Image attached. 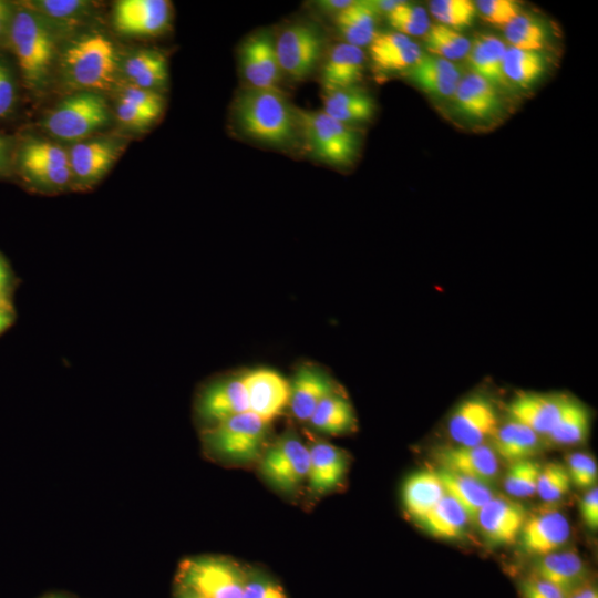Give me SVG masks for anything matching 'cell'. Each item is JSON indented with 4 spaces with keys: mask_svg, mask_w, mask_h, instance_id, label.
I'll use <instances>...</instances> for the list:
<instances>
[{
    "mask_svg": "<svg viewBox=\"0 0 598 598\" xmlns=\"http://www.w3.org/2000/svg\"><path fill=\"white\" fill-rule=\"evenodd\" d=\"M235 120L248 137L272 146H288L296 136V110L277 89L243 90L234 105Z\"/></svg>",
    "mask_w": 598,
    "mask_h": 598,
    "instance_id": "obj_1",
    "label": "cell"
},
{
    "mask_svg": "<svg viewBox=\"0 0 598 598\" xmlns=\"http://www.w3.org/2000/svg\"><path fill=\"white\" fill-rule=\"evenodd\" d=\"M56 39L47 22L28 6L22 3L14 9L8 42L30 90L38 91L47 84Z\"/></svg>",
    "mask_w": 598,
    "mask_h": 598,
    "instance_id": "obj_2",
    "label": "cell"
},
{
    "mask_svg": "<svg viewBox=\"0 0 598 598\" xmlns=\"http://www.w3.org/2000/svg\"><path fill=\"white\" fill-rule=\"evenodd\" d=\"M65 83L79 91L110 90L118 70L117 54L112 41L92 32L72 41L61 56Z\"/></svg>",
    "mask_w": 598,
    "mask_h": 598,
    "instance_id": "obj_3",
    "label": "cell"
},
{
    "mask_svg": "<svg viewBox=\"0 0 598 598\" xmlns=\"http://www.w3.org/2000/svg\"><path fill=\"white\" fill-rule=\"evenodd\" d=\"M270 422L246 411L215 423L203 433L206 450L221 460L248 463L259 460Z\"/></svg>",
    "mask_w": 598,
    "mask_h": 598,
    "instance_id": "obj_4",
    "label": "cell"
},
{
    "mask_svg": "<svg viewBox=\"0 0 598 598\" xmlns=\"http://www.w3.org/2000/svg\"><path fill=\"white\" fill-rule=\"evenodd\" d=\"M246 566L219 555H197L178 565L175 582L202 598H243Z\"/></svg>",
    "mask_w": 598,
    "mask_h": 598,
    "instance_id": "obj_5",
    "label": "cell"
},
{
    "mask_svg": "<svg viewBox=\"0 0 598 598\" xmlns=\"http://www.w3.org/2000/svg\"><path fill=\"white\" fill-rule=\"evenodd\" d=\"M298 126L311 153L334 165L353 163L359 148V136L347 124L336 121L322 111L296 110Z\"/></svg>",
    "mask_w": 598,
    "mask_h": 598,
    "instance_id": "obj_6",
    "label": "cell"
},
{
    "mask_svg": "<svg viewBox=\"0 0 598 598\" xmlns=\"http://www.w3.org/2000/svg\"><path fill=\"white\" fill-rule=\"evenodd\" d=\"M109 106L97 92L79 91L62 100L43 120L44 130L64 141H80L105 126Z\"/></svg>",
    "mask_w": 598,
    "mask_h": 598,
    "instance_id": "obj_7",
    "label": "cell"
},
{
    "mask_svg": "<svg viewBox=\"0 0 598 598\" xmlns=\"http://www.w3.org/2000/svg\"><path fill=\"white\" fill-rule=\"evenodd\" d=\"M309 460V447L295 432L287 431L265 448L259 471L271 486L291 493L307 480Z\"/></svg>",
    "mask_w": 598,
    "mask_h": 598,
    "instance_id": "obj_8",
    "label": "cell"
},
{
    "mask_svg": "<svg viewBox=\"0 0 598 598\" xmlns=\"http://www.w3.org/2000/svg\"><path fill=\"white\" fill-rule=\"evenodd\" d=\"M275 50L281 72L293 80H305L321 58L322 37L312 24L295 23L277 37Z\"/></svg>",
    "mask_w": 598,
    "mask_h": 598,
    "instance_id": "obj_9",
    "label": "cell"
},
{
    "mask_svg": "<svg viewBox=\"0 0 598 598\" xmlns=\"http://www.w3.org/2000/svg\"><path fill=\"white\" fill-rule=\"evenodd\" d=\"M498 426V416L493 404L476 395L457 405L448 420L447 431L455 444L472 446L492 440Z\"/></svg>",
    "mask_w": 598,
    "mask_h": 598,
    "instance_id": "obj_10",
    "label": "cell"
},
{
    "mask_svg": "<svg viewBox=\"0 0 598 598\" xmlns=\"http://www.w3.org/2000/svg\"><path fill=\"white\" fill-rule=\"evenodd\" d=\"M245 385L249 411L271 422L289 405L290 383L278 371L257 368L241 377Z\"/></svg>",
    "mask_w": 598,
    "mask_h": 598,
    "instance_id": "obj_11",
    "label": "cell"
},
{
    "mask_svg": "<svg viewBox=\"0 0 598 598\" xmlns=\"http://www.w3.org/2000/svg\"><path fill=\"white\" fill-rule=\"evenodd\" d=\"M172 6L166 0H121L114 8L116 31L126 35L153 37L169 25Z\"/></svg>",
    "mask_w": 598,
    "mask_h": 598,
    "instance_id": "obj_12",
    "label": "cell"
},
{
    "mask_svg": "<svg viewBox=\"0 0 598 598\" xmlns=\"http://www.w3.org/2000/svg\"><path fill=\"white\" fill-rule=\"evenodd\" d=\"M120 147L118 143L109 140L74 144L68 152L72 182L85 188L100 181L118 158Z\"/></svg>",
    "mask_w": 598,
    "mask_h": 598,
    "instance_id": "obj_13",
    "label": "cell"
},
{
    "mask_svg": "<svg viewBox=\"0 0 598 598\" xmlns=\"http://www.w3.org/2000/svg\"><path fill=\"white\" fill-rule=\"evenodd\" d=\"M239 63L250 87L277 89L281 70L269 33L260 32L247 39L240 50Z\"/></svg>",
    "mask_w": 598,
    "mask_h": 598,
    "instance_id": "obj_14",
    "label": "cell"
},
{
    "mask_svg": "<svg viewBox=\"0 0 598 598\" xmlns=\"http://www.w3.org/2000/svg\"><path fill=\"white\" fill-rule=\"evenodd\" d=\"M570 525L559 511H543L527 516L519 533L524 550L534 556L557 551L569 539Z\"/></svg>",
    "mask_w": 598,
    "mask_h": 598,
    "instance_id": "obj_15",
    "label": "cell"
},
{
    "mask_svg": "<svg viewBox=\"0 0 598 598\" xmlns=\"http://www.w3.org/2000/svg\"><path fill=\"white\" fill-rule=\"evenodd\" d=\"M435 456L441 468L485 484L494 482L499 473V458L492 446L486 444L443 446L436 451Z\"/></svg>",
    "mask_w": 598,
    "mask_h": 598,
    "instance_id": "obj_16",
    "label": "cell"
},
{
    "mask_svg": "<svg viewBox=\"0 0 598 598\" xmlns=\"http://www.w3.org/2000/svg\"><path fill=\"white\" fill-rule=\"evenodd\" d=\"M527 517L517 502L493 496L478 512L475 522L487 540L497 545L513 544Z\"/></svg>",
    "mask_w": 598,
    "mask_h": 598,
    "instance_id": "obj_17",
    "label": "cell"
},
{
    "mask_svg": "<svg viewBox=\"0 0 598 598\" xmlns=\"http://www.w3.org/2000/svg\"><path fill=\"white\" fill-rule=\"evenodd\" d=\"M197 413L210 425L249 411L241 378H226L208 384L197 400Z\"/></svg>",
    "mask_w": 598,
    "mask_h": 598,
    "instance_id": "obj_18",
    "label": "cell"
},
{
    "mask_svg": "<svg viewBox=\"0 0 598 598\" xmlns=\"http://www.w3.org/2000/svg\"><path fill=\"white\" fill-rule=\"evenodd\" d=\"M567 395L520 392L507 405L511 420L546 436L558 420Z\"/></svg>",
    "mask_w": 598,
    "mask_h": 598,
    "instance_id": "obj_19",
    "label": "cell"
},
{
    "mask_svg": "<svg viewBox=\"0 0 598 598\" xmlns=\"http://www.w3.org/2000/svg\"><path fill=\"white\" fill-rule=\"evenodd\" d=\"M290 383L289 408L299 421H309L318 404L338 392L332 378L317 365L306 364L297 369Z\"/></svg>",
    "mask_w": 598,
    "mask_h": 598,
    "instance_id": "obj_20",
    "label": "cell"
},
{
    "mask_svg": "<svg viewBox=\"0 0 598 598\" xmlns=\"http://www.w3.org/2000/svg\"><path fill=\"white\" fill-rule=\"evenodd\" d=\"M405 73L423 92L441 99L453 97L463 78L461 69L452 61L429 53H422Z\"/></svg>",
    "mask_w": 598,
    "mask_h": 598,
    "instance_id": "obj_21",
    "label": "cell"
},
{
    "mask_svg": "<svg viewBox=\"0 0 598 598\" xmlns=\"http://www.w3.org/2000/svg\"><path fill=\"white\" fill-rule=\"evenodd\" d=\"M364 52L342 42L330 50L321 71L324 92L353 87L363 76Z\"/></svg>",
    "mask_w": 598,
    "mask_h": 598,
    "instance_id": "obj_22",
    "label": "cell"
},
{
    "mask_svg": "<svg viewBox=\"0 0 598 598\" xmlns=\"http://www.w3.org/2000/svg\"><path fill=\"white\" fill-rule=\"evenodd\" d=\"M533 575L555 585L566 595L589 582L588 568L574 550H557L539 557Z\"/></svg>",
    "mask_w": 598,
    "mask_h": 598,
    "instance_id": "obj_23",
    "label": "cell"
},
{
    "mask_svg": "<svg viewBox=\"0 0 598 598\" xmlns=\"http://www.w3.org/2000/svg\"><path fill=\"white\" fill-rule=\"evenodd\" d=\"M310 460L307 480L315 494H324L343 480L348 460L344 452L327 442H316L309 447Z\"/></svg>",
    "mask_w": 598,
    "mask_h": 598,
    "instance_id": "obj_24",
    "label": "cell"
},
{
    "mask_svg": "<svg viewBox=\"0 0 598 598\" xmlns=\"http://www.w3.org/2000/svg\"><path fill=\"white\" fill-rule=\"evenodd\" d=\"M453 99L457 110L474 120H487L501 106L496 86L471 72L461 79Z\"/></svg>",
    "mask_w": 598,
    "mask_h": 598,
    "instance_id": "obj_25",
    "label": "cell"
},
{
    "mask_svg": "<svg viewBox=\"0 0 598 598\" xmlns=\"http://www.w3.org/2000/svg\"><path fill=\"white\" fill-rule=\"evenodd\" d=\"M507 47L493 34H480L473 42L467 53L466 61L474 73L494 86H509L503 73L504 55Z\"/></svg>",
    "mask_w": 598,
    "mask_h": 598,
    "instance_id": "obj_26",
    "label": "cell"
},
{
    "mask_svg": "<svg viewBox=\"0 0 598 598\" xmlns=\"http://www.w3.org/2000/svg\"><path fill=\"white\" fill-rule=\"evenodd\" d=\"M445 494L437 472L427 470L410 475L402 489L404 507L408 514L419 523Z\"/></svg>",
    "mask_w": 598,
    "mask_h": 598,
    "instance_id": "obj_27",
    "label": "cell"
},
{
    "mask_svg": "<svg viewBox=\"0 0 598 598\" xmlns=\"http://www.w3.org/2000/svg\"><path fill=\"white\" fill-rule=\"evenodd\" d=\"M23 3L37 12L56 37L75 30L93 10V3L83 0H37Z\"/></svg>",
    "mask_w": 598,
    "mask_h": 598,
    "instance_id": "obj_28",
    "label": "cell"
},
{
    "mask_svg": "<svg viewBox=\"0 0 598 598\" xmlns=\"http://www.w3.org/2000/svg\"><path fill=\"white\" fill-rule=\"evenodd\" d=\"M540 435L527 426L508 420L498 426L492 437V448L498 458L514 463L532 458L540 448Z\"/></svg>",
    "mask_w": 598,
    "mask_h": 598,
    "instance_id": "obj_29",
    "label": "cell"
},
{
    "mask_svg": "<svg viewBox=\"0 0 598 598\" xmlns=\"http://www.w3.org/2000/svg\"><path fill=\"white\" fill-rule=\"evenodd\" d=\"M322 104V112L347 125L367 122L375 111L372 97L354 87L324 92Z\"/></svg>",
    "mask_w": 598,
    "mask_h": 598,
    "instance_id": "obj_30",
    "label": "cell"
},
{
    "mask_svg": "<svg viewBox=\"0 0 598 598\" xmlns=\"http://www.w3.org/2000/svg\"><path fill=\"white\" fill-rule=\"evenodd\" d=\"M378 12L371 1H353L336 14V27L346 43L362 48L375 35Z\"/></svg>",
    "mask_w": 598,
    "mask_h": 598,
    "instance_id": "obj_31",
    "label": "cell"
},
{
    "mask_svg": "<svg viewBox=\"0 0 598 598\" xmlns=\"http://www.w3.org/2000/svg\"><path fill=\"white\" fill-rule=\"evenodd\" d=\"M122 71L128 85L151 91L162 87L168 76L166 58L154 50L131 54L125 59Z\"/></svg>",
    "mask_w": 598,
    "mask_h": 598,
    "instance_id": "obj_32",
    "label": "cell"
},
{
    "mask_svg": "<svg viewBox=\"0 0 598 598\" xmlns=\"http://www.w3.org/2000/svg\"><path fill=\"white\" fill-rule=\"evenodd\" d=\"M445 493L453 497L475 522L480 509L494 496L488 484L444 468L437 471Z\"/></svg>",
    "mask_w": 598,
    "mask_h": 598,
    "instance_id": "obj_33",
    "label": "cell"
},
{
    "mask_svg": "<svg viewBox=\"0 0 598 598\" xmlns=\"http://www.w3.org/2000/svg\"><path fill=\"white\" fill-rule=\"evenodd\" d=\"M590 430V413L580 402L566 398L557 422L546 437L557 445L582 443Z\"/></svg>",
    "mask_w": 598,
    "mask_h": 598,
    "instance_id": "obj_34",
    "label": "cell"
},
{
    "mask_svg": "<svg viewBox=\"0 0 598 598\" xmlns=\"http://www.w3.org/2000/svg\"><path fill=\"white\" fill-rule=\"evenodd\" d=\"M311 425L327 434L339 435L350 432L355 425L351 403L339 392L326 396L309 419Z\"/></svg>",
    "mask_w": 598,
    "mask_h": 598,
    "instance_id": "obj_35",
    "label": "cell"
},
{
    "mask_svg": "<svg viewBox=\"0 0 598 598\" xmlns=\"http://www.w3.org/2000/svg\"><path fill=\"white\" fill-rule=\"evenodd\" d=\"M468 522L471 520L464 508L445 494L420 524L434 537L456 539L463 536Z\"/></svg>",
    "mask_w": 598,
    "mask_h": 598,
    "instance_id": "obj_36",
    "label": "cell"
},
{
    "mask_svg": "<svg viewBox=\"0 0 598 598\" xmlns=\"http://www.w3.org/2000/svg\"><path fill=\"white\" fill-rule=\"evenodd\" d=\"M546 70V60L538 51L520 50L508 47L503 62V73L508 85L528 87Z\"/></svg>",
    "mask_w": 598,
    "mask_h": 598,
    "instance_id": "obj_37",
    "label": "cell"
},
{
    "mask_svg": "<svg viewBox=\"0 0 598 598\" xmlns=\"http://www.w3.org/2000/svg\"><path fill=\"white\" fill-rule=\"evenodd\" d=\"M18 164L22 174L39 168L69 167V153L55 143L29 141L20 148Z\"/></svg>",
    "mask_w": 598,
    "mask_h": 598,
    "instance_id": "obj_38",
    "label": "cell"
},
{
    "mask_svg": "<svg viewBox=\"0 0 598 598\" xmlns=\"http://www.w3.org/2000/svg\"><path fill=\"white\" fill-rule=\"evenodd\" d=\"M424 41L429 54L448 61L464 59L471 48V41L465 35L440 23L430 25Z\"/></svg>",
    "mask_w": 598,
    "mask_h": 598,
    "instance_id": "obj_39",
    "label": "cell"
},
{
    "mask_svg": "<svg viewBox=\"0 0 598 598\" xmlns=\"http://www.w3.org/2000/svg\"><path fill=\"white\" fill-rule=\"evenodd\" d=\"M506 41L512 48L538 51L546 45L547 32L534 17L520 13L503 27Z\"/></svg>",
    "mask_w": 598,
    "mask_h": 598,
    "instance_id": "obj_40",
    "label": "cell"
},
{
    "mask_svg": "<svg viewBox=\"0 0 598 598\" xmlns=\"http://www.w3.org/2000/svg\"><path fill=\"white\" fill-rule=\"evenodd\" d=\"M540 468V464L532 458L511 463L504 478L506 493L517 498L535 495Z\"/></svg>",
    "mask_w": 598,
    "mask_h": 598,
    "instance_id": "obj_41",
    "label": "cell"
},
{
    "mask_svg": "<svg viewBox=\"0 0 598 598\" xmlns=\"http://www.w3.org/2000/svg\"><path fill=\"white\" fill-rule=\"evenodd\" d=\"M429 7L440 24L455 31L470 27L477 13L475 4L470 0H433Z\"/></svg>",
    "mask_w": 598,
    "mask_h": 598,
    "instance_id": "obj_42",
    "label": "cell"
},
{
    "mask_svg": "<svg viewBox=\"0 0 598 598\" xmlns=\"http://www.w3.org/2000/svg\"><path fill=\"white\" fill-rule=\"evenodd\" d=\"M385 16L389 24L396 32L409 38L424 35L430 28L427 13L421 6L402 1Z\"/></svg>",
    "mask_w": 598,
    "mask_h": 598,
    "instance_id": "obj_43",
    "label": "cell"
},
{
    "mask_svg": "<svg viewBox=\"0 0 598 598\" xmlns=\"http://www.w3.org/2000/svg\"><path fill=\"white\" fill-rule=\"evenodd\" d=\"M571 482L565 465L550 462L542 466L536 494L547 503L563 499L570 491Z\"/></svg>",
    "mask_w": 598,
    "mask_h": 598,
    "instance_id": "obj_44",
    "label": "cell"
},
{
    "mask_svg": "<svg viewBox=\"0 0 598 598\" xmlns=\"http://www.w3.org/2000/svg\"><path fill=\"white\" fill-rule=\"evenodd\" d=\"M243 598H289L281 584L270 574L246 567Z\"/></svg>",
    "mask_w": 598,
    "mask_h": 598,
    "instance_id": "obj_45",
    "label": "cell"
},
{
    "mask_svg": "<svg viewBox=\"0 0 598 598\" xmlns=\"http://www.w3.org/2000/svg\"><path fill=\"white\" fill-rule=\"evenodd\" d=\"M474 4L484 21L502 28L522 13L520 6L513 0H478Z\"/></svg>",
    "mask_w": 598,
    "mask_h": 598,
    "instance_id": "obj_46",
    "label": "cell"
},
{
    "mask_svg": "<svg viewBox=\"0 0 598 598\" xmlns=\"http://www.w3.org/2000/svg\"><path fill=\"white\" fill-rule=\"evenodd\" d=\"M571 485L578 488H590L597 481L596 460L587 453H573L568 456L566 466Z\"/></svg>",
    "mask_w": 598,
    "mask_h": 598,
    "instance_id": "obj_47",
    "label": "cell"
},
{
    "mask_svg": "<svg viewBox=\"0 0 598 598\" xmlns=\"http://www.w3.org/2000/svg\"><path fill=\"white\" fill-rule=\"evenodd\" d=\"M422 53L420 45L411 41L402 49L372 62L378 70L383 72H405L421 58Z\"/></svg>",
    "mask_w": 598,
    "mask_h": 598,
    "instance_id": "obj_48",
    "label": "cell"
},
{
    "mask_svg": "<svg viewBox=\"0 0 598 598\" xmlns=\"http://www.w3.org/2000/svg\"><path fill=\"white\" fill-rule=\"evenodd\" d=\"M122 101H125L134 106H137L152 115H154L156 118L161 115L164 106V100L163 96L156 92L145 89H140L136 86H125L120 92V99Z\"/></svg>",
    "mask_w": 598,
    "mask_h": 598,
    "instance_id": "obj_49",
    "label": "cell"
},
{
    "mask_svg": "<svg viewBox=\"0 0 598 598\" xmlns=\"http://www.w3.org/2000/svg\"><path fill=\"white\" fill-rule=\"evenodd\" d=\"M412 40L396 31L377 32L369 44V53L372 61L393 53L408 45Z\"/></svg>",
    "mask_w": 598,
    "mask_h": 598,
    "instance_id": "obj_50",
    "label": "cell"
},
{
    "mask_svg": "<svg viewBox=\"0 0 598 598\" xmlns=\"http://www.w3.org/2000/svg\"><path fill=\"white\" fill-rule=\"evenodd\" d=\"M115 115L122 125L134 130L146 128L157 120L151 113L122 100L117 101Z\"/></svg>",
    "mask_w": 598,
    "mask_h": 598,
    "instance_id": "obj_51",
    "label": "cell"
},
{
    "mask_svg": "<svg viewBox=\"0 0 598 598\" xmlns=\"http://www.w3.org/2000/svg\"><path fill=\"white\" fill-rule=\"evenodd\" d=\"M522 598H566L567 595L555 585L535 575L519 582Z\"/></svg>",
    "mask_w": 598,
    "mask_h": 598,
    "instance_id": "obj_52",
    "label": "cell"
},
{
    "mask_svg": "<svg viewBox=\"0 0 598 598\" xmlns=\"http://www.w3.org/2000/svg\"><path fill=\"white\" fill-rule=\"evenodd\" d=\"M16 103V85L10 69L0 60V117L11 113Z\"/></svg>",
    "mask_w": 598,
    "mask_h": 598,
    "instance_id": "obj_53",
    "label": "cell"
},
{
    "mask_svg": "<svg viewBox=\"0 0 598 598\" xmlns=\"http://www.w3.org/2000/svg\"><path fill=\"white\" fill-rule=\"evenodd\" d=\"M580 515L582 522L591 530L598 528V488L592 486L580 501Z\"/></svg>",
    "mask_w": 598,
    "mask_h": 598,
    "instance_id": "obj_54",
    "label": "cell"
},
{
    "mask_svg": "<svg viewBox=\"0 0 598 598\" xmlns=\"http://www.w3.org/2000/svg\"><path fill=\"white\" fill-rule=\"evenodd\" d=\"M13 14V6L0 0V45L9 41Z\"/></svg>",
    "mask_w": 598,
    "mask_h": 598,
    "instance_id": "obj_55",
    "label": "cell"
},
{
    "mask_svg": "<svg viewBox=\"0 0 598 598\" xmlns=\"http://www.w3.org/2000/svg\"><path fill=\"white\" fill-rule=\"evenodd\" d=\"M353 1L351 0H323L318 2V7L324 12L339 13L349 7Z\"/></svg>",
    "mask_w": 598,
    "mask_h": 598,
    "instance_id": "obj_56",
    "label": "cell"
},
{
    "mask_svg": "<svg viewBox=\"0 0 598 598\" xmlns=\"http://www.w3.org/2000/svg\"><path fill=\"white\" fill-rule=\"evenodd\" d=\"M566 598H598V591L589 581L568 594Z\"/></svg>",
    "mask_w": 598,
    "mask_h": 598,
    "instance_id": "obj_57",
    "label": "cell"
},
{
    "mask_svg": "<svg viewBox=\"0 0 598 598\" xmlns=\"http://www.w3.org/2000/svg\"><path fill=\"white\" fill-rule=\"evenodd\" d=\"M401 2L402 1H395V0H374V1H371V4L373 6L378 14L380 13L388 14L393 9H395Z\"/></svg>",
    "mask_w": 598,
    "mask_h": 598,
    "instance_id": "obj_58",
    "label": "cell"
},
{
    "mask_svg": "<svg viewBox=\"0 0 598 598\" xmlns=\"http://www.w3.org/2000/svg\"><path fill=\"white\" fill-rule=\"evenodd\" d=\"M10 144L6 137L0 135V173L9 165Z\"/></svg>",
    "mask_w": 598,
    "mask_h": 598,
    "instance_id": "obj_59",
    "label": "cell"
},
{
    "mask_svg": "<svg viewBox=\"0 0 598 598\" xmlns=\"http://www.w3.org/2000/svg\"><path fill=\"white\" fill-rule=\"evenodd\" d=\"M173 598H202V597L198 596L193 590L175 582Z\"/></svg>",
    "mask_w": 598,
    "mask_h": 598,
    "instance_id": "obj_60",
    "label": "cell"
},
{
    "mask_svg": "<svg viewBox=\"0 0 598 598\" xmlns=\"http://www.w3.org/2000/svg\"><path fill=\"white\" fill-rule=\"evenodd\" d=\"M12 322V313L9 307H0V333Z\"/></svg>",
    "mask_w": 598,
    "mask_h": 598,
    "instance_id": "obj_61",
    "label": "cell"
},
{
    "mask_svg": "<svg viewBox=\"0 0 598 598\" xmlns=\"http://www.w3.org/2000/svg\"><path fill=\"white\" fill-rule=\"evenodd\" d=\"M9 281V274L4 262L0 259V292H4V289Z\"/></svg>",
    "mask_w": 598,
    "mask_h": 598,
    "instance_id": "obj_62",
    "label": "cell"
},
{
    "mask_svg": "<svg viewBox=\"0 0 598 598\" xmlns=\"http://www.w3.org/2000/svg\"><path fill=\"white\" fill-rule=\"evenodd\" d=\"M39 598H74V597L68 592L54 591V592L44 594L43 596Z\"/></svg>",
    "mask_w": 598,
    "mask_h": 598,
    "instance_id": "obj_63",
    "label": "cell"
},
{
    "mask_svg": "<svg viewBox=\"0 0 598 598\" xmlns=\"http://www.w3.org/2000/svg\"><path fill=\"white\" fill-rule=\"evenodd\" d=\"M0 307H9L4 292H0Z\"/></svg>",
    "mask_w": 598,
    "mask_h": 598,
    "instance_id": "obj_64",
    "label": "cell"
}]
</instances>
